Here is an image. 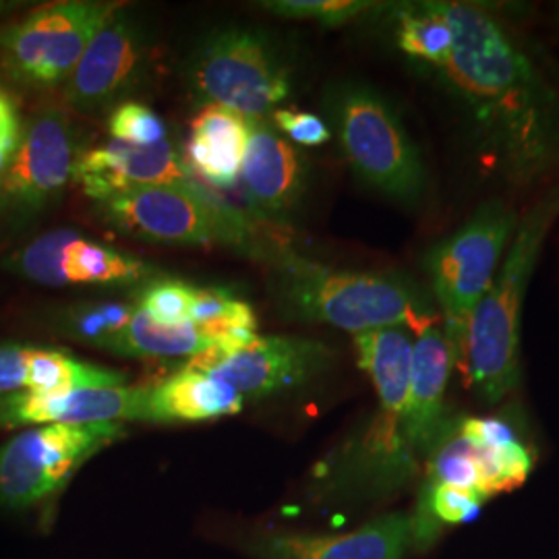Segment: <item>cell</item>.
<instances>
[{
  "label": "cell",
  "mask_w": 559,
  "mask_h": 559,
  "mask_svg": "<svg viewBox=\"0 0 559 559\" xmlns=\"http://www.w3.org/2000/svg\"><path fill=\"white\" fill-rule=\"evenodd\" d=\"M189 81L203 104H218L245 119H270L290 94V69L267 36L224 27L198 44Z\"/></svg>",
  "instance_id": "6"
},
{
  "label": "cell",
  "mask_w": 559,
  "mask_h": 559,
  "mask_svg": "<svg viewBox=\"0 0 559 559\" xmlns=\"http://www.w3.org/2000/svg\"><path fill=\"white\" fill-rule=\"evenodd\" d=\"M330 360L332 350L318 340L258 336L247 348L201 371L228 383L245 400H260L313 380L325 371Z\"/></svg>",
  "instance_id": "13"
},
{
  "label": "cell",
  "mask_w": 559,
  "mask_h": 559,
  "mask_svg": "<svg viewBox=\"0 0 559 559\" xmlns=\"http://www.w3.org/2000/svg\"><path fill=\"white\" fill-rule=\"evenodd\" d=\"M475 452L479 462L483 500L520 487L528 477L533 466V456L520 441L503 448H493V450L475 448Z\"/></svg>",
  "instance_id": "26"
},
{
  "label": "cell",
  "mask_w": 559,
  "mask_h": 559,
  "mask_svg": "<svg viewBox=\"0 0 559 559\" xmlns=\"http://www.w3.org/2000/svg\"><path fill=\"white\" fill-rule=\"evenodd\" d=\"M247 400L228 383L201 371L185 367L154 385H145L143 420L156 425L203 423L237 415Z\"/></svg>",
  "instance_id": "19"
},
{
  "label": "cell",
  "mask_w": 559,
  "mask_h": 559,
  "mask_svg": "<svg viewBox=\"0 0 559 559\" xmlns=\"http://www.w3.org/2000/svg\"><path fill=\"white\" fill-rule=\"evenodd\" d=\"M145 385L73 390L60 394L20 392L0 399V429L40 425H122L143 420Z\"/></svg>",
  "instance_id": "15"
},
{
  "label": "cell",
  "mask_w": 559,
  "mask_h": 559,
  "mask_svg": "<svg viewBox=\"0 0 559 559\" xmlns=\"http://www.w3.org/2000/svg\"><path fill=\"white\" fill-rule=\"evenodd\" d=\"M253 120L218 104H203L191 120L185 166L216 187H233L240 177Z\"/></svg>",
  "instance_id": "20"
},
{
  "label": "cell",
  "mask_w": 559,
  "mask_h": 559,
  "mask_svg": "<svg viewBox=\"0 0 559 559\" xmlns=\"http://www.w3.org/2000/svg\"><path fill=\"white\" fill-rule=\"evenodd\" d=\"M135 307L124 302H87L67 309L59 318V328L71 338L104 348L106 342L122 332Z\"/></svg>",
  "instance_id": "25"
},
{
  "label": "cell",
  "mask_w": 559,
  "mask_h": 559,
  "mask_svg": "<svg viewBox=\"0 0 559 559\" xmlns=\"http://www.w3.org/2000/svg\"><path fill=\"white\" fill-rule=\"evenodd\" d=\"M78 141L60 110H40L21 133L20 147L0 177V222L21 224L59 200L75 175Z\"/></svg>",
  "instance_id": "10"
},
{
  "label": "cell",
  "mask_w": 559,
  "mask_h": 559,
  "mask_svg": "<svg viewBox=\"0 0 559 559\" xmlns=\"http://www.w3.org/2000/svg\"><path fill=\"white\" fill-rule=\"evenodd\" d=\"M34 346L0 342V399L25 392L27 362Z\"/></svg>",
  "instance_id": "32"
},
{
  "label": "cell",
  "mask_w": 559,
  "mask_h": 559,
  "mask_svg": "<svg viewBox=\"0 0 559 559\" xmlns=\"http://www.w3.org/2000/svg\"><path fill=\"white\" fill-rule=\"evenodd\" d=\"M344 158L360 180L383 195L415 201L425 189V166L399 112L376 90L344 83L328 98Z\"/></svg>",
  "instance_id": "4"
},
{
  "label": "cell",
  "mask_w": 559,
  "mask_h": 559,
  "mask_svg": "<svg viewBox=\"0 0 559 559\" xmlns=\"http://www.w3.org/2000/svg\"><path fill=\"white\" fill-rule=\"evenodd\" d=\"M454 44L440 67L510 179L533 182L559 160V100L519 41L485 9L433 2Z\"/></svg>",
  "instance_id": "1"
},
{
  "label": "cell",
  "mask_w": 559,
  "mask_h": 559,
  "mask_svg": "<svg viewBox=\"0 0 559 559\" xmlns=\"http://www.w3.org/2000/svg\"><path fill=\"white\" fill-rule=\"evenodd\" d=\"M102 350L129 359H200L216 350V338L198 325H162L135 307L129 325Z\"/></svg>",
  "instance_id": "22"
},
{
  "label": "cell",
  "mask_w": 559,
  "mask_h": 559,
  "mask_svg": "<svg viewBox=\"0 0 559 559\" xmlns=\"http://www.w3.org/2000/svg\"><path fill=\"white\" fill-rule=\"evenodd\" d=\"M270 120L288 140L300 143V145L316 147V145H323L332 138L325 120H321L318 115H311V112L293 110V108H276Z\"/></svg>",
  "instance_id": "31"
},
{
  "label": "cell",
  "mask_w": 559,
  "mask_h": 559,
  "mask_svg": "<svg viewBox=\"0 0 559 559\" xmlns=\"http://www.w3.org/2000/svg\"><path fill=\"white\" fill-rule=\"evenodd\" d=\"M272 293L288 318L328 323L353 334L392 325L419 334L440 318L411 280L334 270L290 251L276 255Z\"/></svg>",
  "instance_id": "2"
},
{
  "label": "cell",
  "mask_w": 559,
  "mask_h": 559,
  "mask_svg": "<svg viewBox=\"0 0 559 559\" xmlns=\"http://www.w3.org/2000/svg\"><path fill=\"white\" fill-rule=\"evenodd\" d=\"M452 367V350L440 325L419 332L413 346L411 385L402 415V448L413 468L420 456L433 454L448 431L443 396Z\"/></svg>",
  "instance_id": "14"
},
{
  "label": "cell",
  "mask_w": 559,
  "mask_h": 559,
  "mask_svg": "<svg viewBox=\"0 0 559 559\" xmlns=\"http://www.w3.org/2000/svg\"><path fill=\"white\" fill-rule=\"evenodd\" d=\"M112 11L115 4L90 0L40 7L0 32V64L25 85L64 83Z\"/></svg>",
  "instance_id": "9"
},
{
  "label": "cell",
  "mask_w": 559,
  "mask_h": 559,
  "mask_svg": "<svg viewBox=\"0 0 559 559\" xmlns=\"http://www.w3.org/2000/svg\"><path fill=\"white\" fill-rule=\"evenodd\" d=\"M305 177L299 150L280 135L270 119L253 120L239 177L249 207L267 221L288 216L305 191Z\"/></svg>",
  "instance_id": "17"
},
{
  "label": "cell",
  "mask_w": 559,
  "mask_h": 559,
  "mask_svg": "<svg viewBox=\"0 0 559 559\" xmlns=\"http://www.w3.org/2000/svg\"><path fill=\"white\" fill-rule=\"evenodd\" d=\"M150 62V36L131 11L115 9L64 81V98L83 115L115 108L140 85Z\"/></svg>",
  "instance_id": "12"
},
{
  "label": "cell",
  "mask_w": 559,
  "mask_h": 559,
  "mask_svg": "<svg viewBox=\"0 0 559 559\" xmlns=\"http://www.w3.org/2000/svg\"><path fill=\"white\" fill-rule=\"evenodd\" d=\"M21 133L23 124L17 102L0 90V154L13 156L20 147Z\"/></svg>",
  "instance_id": "34"
},
{
  "label": "cell",
  "mask_w": 559,
  "mask_h": 559,
  "mask_svg": "<svg viewBox=\"0 0 559 559\" xmlns=\"http://www.w3.org/2000/svg\"><path fill=\"white\" fill-rule=\"evenodd\" d=\"M127 385V373L75 359L62 350L32 348L27 362L25 392L32 394H60L73 390L119 388Z\"/></svg>",
  "instance_id": "23"
},
{
  "label": "cell",
  "mask_w": 559,
  "mask_h": 559,
  "mask_svg": "<svg viewBox=\"0 0 559 559\" xmlns=\"http://www.w3.org/2000/svg\"><path fill=\"white\" fill-rule=\"evenodd\" d=\"M108 133L112 140L122 143L156 145L168 138V127L150 106L124 100L110 110Z\"/></svg>",
  "instance_id": "29"
},
{
  "label": "cell",
  "mask_w": 559,
  "mask_h": 559,
  "mask_svg": "<svg viewBox=\"0 0 559 559\" xmlns=\"http://www.w3.org/2000/svg\"><path fill=\"white\" fill-rule=\"evenodd\" d=\"M98 212L120 233L158 245L207 247L221 242L247 249L253 242L251 226L239 212L203 191L195 180L133 187L98 201Z\"/></svg>",
  "instance_id": "5"
},
{
  "label": "cell",
  "mask_w": 559,
  "mask_h": 559,
  "mask_svg": "<svg viewBox=\"0 0 559 559\" xmlns=\"http://www.w3.org/2000/svg\"><path fill=\"white\" fill-rule=\"evenodd\" d=\"M195 290V286L180 280H147L141 286L138 307L162 325H187L191 323Z\"/></svg>",
  "instance_id": "28"
},
{
  "label": "cell",
  "mask_w": 559,
  "mask_h": 559,
  "mask_svg": "<svg viewBox=\"0 0 559 559\" xmlns=\"http://www.w3.org/2000/svg\"><path fill=\"white\" fill-rule=\"evenodd\" d=\"M413 543V516L388 514L344 535H267L253 540L251 556L255 559H402Z\"/></svg>",
  "instance_id": "18"
},
{
  "label": "cell",
  "mask_w": 559,
  "mask_h": 559,
  "mask_svg": "<svg viewBox=\"0 0 559 559\" xmlns=\"http://www.w3.org/2000/svg\"><path fill=\"white\" fill-rule=\"evenodd\" d=\"M559 216V187L535 203L514 230L498 278L480 299L464 340L459 367L468 388L500 402L519 383L520 313L543 242Z\"/></svg>",
  "instance_id": "3"
},
{
  "label": "cell",
  "mask_w": 559,
  "mask_h": 559,
  "mask_svg": "<svg viewBox=\"0 0 559 559\" xmlns=\"http://www.w3.org/2000/svg\"><path fill=\"white\" fill-rule=\"evenodd\" d=\"M15 276L48 288L78 284L115 286L154 280V267L115 247L87 239L78 230L57 228L29 240L4 261Z\"/></svg>",
  "instance_id": "11"
},
{
  "label": "cell",
  "mask_w": 559,
  "mask_h": 559,
  "mask_svg": "<svg viewBox=\"0 0 559 559\" xmlns=\"http://www.w3.org/2000/svg\"><path fill=\"white\" fill-rule=\"evenodd\" d=\"M261 7L282 17H309L338 25L369 11L373 4L359 0H272L261 2Z\"/></svg>",
  "instance_id": "30"
},
{
  "label": "cell",
  "mask_w": 559,
  "mask_h": 559,
  "mask_svg": "<svg viewBox=\"0 0 559 559\" xmlns=\"http://www.w3.org/2000/svg\"><path fill=\"white\" fill-rule=\"evenodd\" d=\"M124 438L122 425L27 427L0 445V508L25 512L52 500L81 466Z\"/></svg>",
  "instance_id": "8"
},
{
  "label": "cell",
  "mask_w": 559,
  "mask_h": 559,
  "mask_svg": "<svg viewBox=\"0 0 559 559\" xmlns=\"http://www.w3.org/2000/svg\"><path fill=\"white\" fill-rule=\"evenodd\" d=\"M459 436L480 450L503 448L519 441L512 427L500 419H464L460 423Z\"/></svg>",
  "instance_id": "33"
},
{
  "label": "cell",
  "mask_w": 559,
  "mask_h": 559,
  "mask_svg": "<svg viewBox=\"0 0 559 559\" xmlns=\"http://www.w3.org/2000/svg\"><path fill=\"white\" fill-rule=\"evenodd\" d=\"M427 480L436 485H448L464 491H473L483 500L477 452L460 436L441 441L440 445L433 450L429 460V479Z\"/></svg>",
  "instance_id": "27"
},
{
  "label": "cell",
  "mask_w": 559,
  "mask_h": 559,
  "mask_svg": "<svg viewBox=\"0 0 559 559\" xmlns=\"http://www.w3.org/2000/svg\"><path fill=\"white\" fill-rule=\"evenodd\" d=\"M359 367L373 381L380 399L378 419L399 427L408 399L413 346L411 330L402 325L378 328L355 334Z\"/></svg>",
  "instance_id": "21"
},
{
  "label": "cell",
  "mask_w": 559,
  "mask_h": 559,
  "mask_svg": "<svg viewBox=\"0 0 559 559\" xmlns=\"http://www.w3.org/2000/svg\"><path fill=\"white\" fill-rule=\"evenodd\" d=\"M454 36L448 21L436 11L433 2L400 13L399 46L413 59L443 67L450 59Z\"/></svg>",
  "instance_id": "24"
},
{
  "label": "cell",
  "mask_w": 559,
  "mask_h": 559,
  "mask_svg": "<svg viewBox=\"0 0 559 559\" xmlns=\"http://www.w3.org/2000/svg\"><path fill=\"white\" fill-rule=\"evenodd\" d=\"M516 226L512 207L501 201H489L427 255L429 278L440 302L454 367L462 355L471 318L487 295L496 265Z\"/></svg>",
  "instance_id": "7"
},
{
  "label": "cell",
  "mask_w": 559,
  "mask_h": 559,
  "mask_svg": "<svg viewBox=\"0 0 559 559\" xmlns=\"http://www.w3.org/2000/svg\"><path fill=\"white\" fill-rule=\"evenodd\" d=\"M189 175L168 141L131 145L112 140L80 154L73 180H80L83 193L98 203L133 187L182 185L193 180Z\"/></svg>",
  "instance_id": "16"
}]
</instances>
